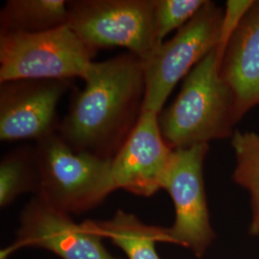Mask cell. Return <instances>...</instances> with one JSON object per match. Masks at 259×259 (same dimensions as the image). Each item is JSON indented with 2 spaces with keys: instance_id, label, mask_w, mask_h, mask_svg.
Returning <instances> with one entry per match:
<instances>
[{
  "instance_id": "obj_1",
  "label": "cell",
  "mask_w": 259,
  "mask_h": 259,
  "mask_svg": "<svg viewBox=\"0 0 259 259\" xmlns=\"http://www.w3.org/2000/svg\"><path fill=\"white\" fill-rule=\"evenodd\" d=\"M83 81L57 133L76 152L112 159L143 112L142 61L127 52L94 62Z\"/></svg>"
},
{
  "instance_id": "obj_2",
  "label": "cell",
  "mask_w": 259,
  "mask_h": 259,
  "mask_svg": "<svg viewBox=\"0 0 259 259\" xmlns=\"http://www.w3.org/2000/svg\"><path fill=\"white\" fill-rule=\"evenodd\" d=\"M240 119L234 94L219 73L215 48L184 79L175 101L159 112L158 125L175 150L232 137Z\"/></svg>"
},
{
  "instance_id": "obj_3",
  "label": "cell",
  "mask_w": 259,
  "mask_h": 259,
  "mask_svg": "<svg viewBox=\"0 0 259 259\" xmlns=\"http://www.w3.org/2000/svg\"><path fill=\"white\" fill-rule=\"evenodd\" d=\"M34 150L37 198L60 211L83 212L116 190L111 159L76 152L58 133L37 140Z\"/></svg>"
},
{
  "instance_id": "obj_4",
  "label": "cell",
  "mask_w": 259,
  "mask_h": 259,
  "mask_svg": "<svg viewBox=\"0 0 259 259\" xmlns=\"http://www.w3.org/2000/svg\"><path fill=\"white\" fill-rule=\"evenodd\" d=\"M96 50L68 25L37 34H0V83L18 79H84Z\"/></svg>"
},
{
  "instance_id": "obj_5",
  "label": "cell",
  "mask_w": 259,
  "mask_h": 259,
  "mask_svg": "<svg viewBox=\"0 0 259 259\" xmlns=\"http://www.w3.org/2000/svg\"><path fill=\"white\" fill-rule=\"evenodd\" d=\"M224 10L206 1L194 18L171 39L157 46L142 62L145 77L143 111L159 114L177 83L185 79L211 50L217 48Z\"/></svg>"
},
{
  "instance_id": "obj_6",
  "label": "cell",
  "mask_w": 259,
  "mask_h": 259,
  "mask_svg": "<svg viewBox=\"0 0 259 259\" xmlns=\"http://www.w3.org/2000/svg\"><path fill=\"white\" fill-rule=\"evenodd\" d=\"M67 25L96 51L123 47L143 62L157 47L154 0L68 1Z\"/></svg>"
},
{
  "instance_id": "obj_7",
  "label": "cell",
  "mask_w": 259,
  "mask_h": 259,
  "mask_svg": "<svg viewBox=\"0 0 259 259\" xmlns=\"http://www.w3.org/2000/svg\"><path fill=\"white\" fill-rule=\"evenodd\" d=\"M208 149L207 143L175 149L162 182L175 206V222L168 229L173 244L197 256L204 254L214 237L203 173Z\"/></svg>"
},
{
  "instance_id": "obj_8",
  "label": "cell",
  "mask_w": 259,
  "mask_h": 259,
  "mask_svg": "<svg viewBox=\"0 0 259 259\" xmlns=\"http://www.w3.org/2000/svg\"><path fill=\"white\" fill-rule=\"evenodd\" d=\"M70 81L18 79L0 83V139L37 141L57 133V107Z\"/></svg>"
},
{
  "instance_id": "obj_9",
  "label": "cell",
  "mask_w": 259,
  "mask_h": 259,
  "mask_svg": "<svg viewBox=\"0 0 259 259\" xmlns=\"http://www.w3.org/2000/svg\"><path fill=\"white\" fill-rule=\"evenodd\" d=\"M174 150L163 139L158 114L143 111L136 128L111 159L115 189L150 197L162 188Z\"/></svg>"
},
{
  "instance_id": "obj_10",
  "label": "cell",
  "mask_w": 259,
  "mask_h": 259,
  "mask_svg": "<svg viewBox=\"0 0 259 259\" xmlns=\"http://www.w3.org/2000/svg\"><path fill=\"white\" fill-rule=\"evenodd\" d=\"M101 238L87 223L77 224L69 214L36 198L21 213L16 247L44 248L62 259H116L103 246Z\"/></svg>"
},
{
  "instance_id": "obj_11",
  "label": "cell",
  "mask_w": 259,
  "mask_h": 259,
  "mask_svg": "<svg viewBox=\"0 0 259 259\" xmlns=\"http://www.w3.org/2000/svg\"><path fill=\"white\" fill-rule=\"evenodd\" d=\"M219 73L234 94L240 118L259 105V1L253 2L230 38Z\"/></svg>"
},
{
  "instance_id": "obj_12",
  "label": "cell",
  "mask_w": 259,
  "mask_h": 259,
  "mask_svg": "<svg viewBox=\"0 0 259 259\" xmlns=\"http://www.w3.org/2000/svg\"><path fill=\"white\" fill-rule=\"evenodd\" d=\"M93 232L109 238L129 259H160L156 250L157 242L172 243L169 230L148 226L123 210L106 221H85Z\"/></svg>"
},
{
  "instance_id": "obj_13",
  "label": "cell",
  "mask_w": 259,
  "mask_h": 259,
  "mask_svg": "<svg viewBox=\"0 0 259 259\" xmlns=\"http://www.w3.org/2000/svg\"><path fill=\"white\" fill-rule=\"evenodd\" d=\"M67 23L65 0H8L0 11V34H37Z\"/></svg>"
},
{
  "instance_id": "obj_14",
  "label": "cell",
  "mask_w": 259,
  "mask_h": 259,
  "mask_svg": "<svg viewBox=\"0 0 259 259\" xmlns=\"http://www.w3.org/2000/svg\"><path fill=\"white\" fill-rule=\"evenodd\" d=\"M232 148L236 165L233 181L245 188L250 196L251 235L259 234V135L235 132L232 136Z\"/></svg>"
},
{
  "instance_id": "obj_15",
  "label": "cell",
  "mask_w": 259,
  "mask_h": 259,
  "mask_svg": "<svg viewBox=\"0 0 259 259\" xmlns=\"http://www.w3.org/2000/svg\"><path fill=\"white\" fill-rule=\"evenodd\" d=\"M38 173L35 150L19 147L9 152L0 162V206L12 204L19 195L37 191Z\"/></svg>"
},
{
  "instance_id": "obj_16",
  "label": "cell",
  "mask_w": 259,
  "mask_h": 259,
  "mask_svg": "<svg viewBox=\"0 0 259 259\" xmlns=\"http://www.w3.org/2000/svg\"><path fill=\"white\" fill-rule=\"evenodd\" d=\"M207 0H154V30L157 46L179 31L203 8Z\"/></svg>"
},
{
  "instance_id": "obj_17",
  "label": "cell",
  "mask_w": 259,
  "mask_h": 259,
  "mask_svg": "<svg viewBox=\"0 0 259 259\" xmlns=\"http://www.w3.org/2000/svg\"><path fill=\"white\" fill-rule=\"evenodd\" d=\"M254 1L250 0H229L226 2V10L224 11L221 36L217 47L218 62L222 58L224 50L227 47L236 28L239 26L245 15L250 9Z\"/></svg>"
}]
</instances>
